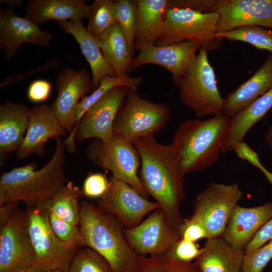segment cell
I'll list each match as a JSON object with an SVG mask.
<instances>
[{"label":"cell","instance_id":"6da1fadb","mask_svg":"<svg viewBox=\"0 0 272 272\" xmlns=\"http://www.w3.org/2000/svg\"><path fill=\"white\" fill-rule=\"evenodd\" d=\"M132 144L141 159L139 178L170 223L177 229L182 223L181 205L186 198L184 176L179 153L171 143L165 145L153 136Z\"/></svg>","mask_w":272,"mask_h":272},{"label":"cell","instance_id":"7a4b0ae2","mask_svg":"<svg viewBox=\"0 0 272 272\" xmlns=\"http://www.w3.org/2000/svg\"><path fill=\"white\" fill-rule=\"evenodd\" d=\"M54 140L53 155L43 167L38 169L36 162L32 161L2 174L0 205L22 201L28 209L49 207L69 181L65 174V144L60 137Z\"/></svg>","mask_w":272,"mask_h":272},{"label":"cell","instance_id":"3957f363","mask_svg":"<svg viewBox=\"0 0 272 272\" xmlns=\"http://www.w3.org/2000/svg\"><path fill=\"white\" fill-rule=\"evenodd\" d=\"M78 226L84 247L93 249L111 264L115 272H133L139 256L128 244L124 227L98 205L80 202Z\"/></svg>","mask_w":272,"mask_h":272},{"label":"cell","instance_id":"277c9868","mask_svg":"<svg viewBox=\"0 0 272 272\" xmlns=\"http://www.w3.org/2000/svg\"><path fill=\"white\" fill-rule=\"evenodd\" d=\"M230 118L222 113L179 123L172 144L179 153L185 175L206 169L217 162Z\"/></svg>","mask_w":272,"mask_h":272},{"label":"cell","instance_id":"5b68a950","mask_svg":"<svg viewBox=\"0 0 272 272\" xmlns=\"http://www.w3.org/2000/svg\"><path fill=\"white\" fill-rule=\"evenodd\" d=\"M219 16L184 8H169L155 45L165 46L191 41L208 52L219 48L222 39L216 37Z\"/></svg>","mask_w":272,"mask_h":272},{"label":"cell","instance_id":"8992f818","mask_svg":"<svg viewBox=\"0 0 272 272\" xmlns=\"http://www.w3.org/2000/svg\"><path fill=\"white\" fill-rule=\"evenodd\" d=\"M177 88L180 100L193 110L197 117L222 113L223 99L205 49H199Z\"/></svg>","mask_w":272,"mask_h":272},{"label":"cell","instance_id":"52a82bcc","mask_svg":"<svg viewBox=\"0 0 272 272\" xmlns=\"http://www.w3.org/2000/svg\"><path fill=\"white\" fill-rule=\"evenodd\" d=\"M170 115V108L167 104L143 98L130 89L113 123L112 135L131 143L153 136L166 126Z\"/></svg>","mask_w":272,"mask_h":272},{"label":"cell","instance_id":"ba28073f","mask_svg":"<svg viewBox=\"0 0 272 272\" xmlns=\"http://www.w3.org/2000/svg\"><path fill=\"white\" fill-rule=\"evenodd\" d=\"M86 154L95 165L111 171L112 177L126 182L142 196L149 197L137 174L141 159L131 142L113 135L107 141L95 139L86 147Z\"/></svg>","mask_w":272,"mask_h":272},{"label":"cell","instance_id":"9c48e42d","mask_svg":"<svg viewBox=\"0 0 272 272\" xmlns=\"http://www.w3.org/2000/svg\"><path fill=\"white\" fill-rule=\"evenodd\" d=\"M237 183H211L196 197L190 218L205 228L207 238L222 237L230 216L242 197Z\"/></svg>","mask_w":272,"mask_h":272},{"label":"cell","instance_id":"30bf717a","mask_svg":"<svg viewBox=\"0 0 272 272\" xmlns=\"http://www.w3.org/2000/svg\"><path fill=\"white\" fill-rule=\"evenodd\" d=\"M130 90L126 86H116L86 110L72 134L63 140L69 153L77 152L75 140L81 142L95 138L107 141L112 138L113 123Z\"/></svg>","mask_w":272,"mask_h":272},{"label":"cell","instance_id":"8fae6325","mask_svg":"<svg viewBox=\"0 0 272 272\" xmlns=\"http://www.w3.org/2000/svg\"><path fill=\"white\" fill-rule=\"evenodd\" d=\"M49 207L26 208V227L36 262L43 270L66 272L78 250L71 249L57 238L50 226Z\"/></svg>","mask_w":272,"mask_h":272},{"label":"cell","instance_id":"7c38bea8","mask_svg":"<svg viewBox=\"0 0 272 272\" xmlns=\"http://www.w3.org/2000/svg\"><path fill=\"white\" fill-rule=\"evenodd\" d=\"M124 233L130 246L140 257L166 254L181 239L178 229L160 208L138 226L125 228Z\"/></svg>","mask_w":272,"mask_h":272},{"label":"cell","instance_id":"4fadbf2b","mask_svg":"<svg viewBox=\"0 0 272 272\" xmlns=\"http://www.w3.org/2000/svg\"><path fill=\"white\" fill-rule=\"evenodd\" d=\"M97 205L126 229L138 226L147 215L159 208L157 202L148 200L128 184L113 177L105 193L97 199Z\"/></svg>","mask_w":272,"mask_h":272},{"label":"cell","instance_id":"5bb4252c","mask_svg":"<svg viewBox=\"0 0 272 272\" xmlns=\"http://www.w3.org/2000/svg\"><path fill=\"white\" fill-rule=\"evenodd\" d=\"M36 262L26 230L25 211L18 207L0 225V272H18Z\"/></svg>","mask_w":272,"mask_h":272},{"label":"cell","instance_id":"9a60e30c","mask_svg":"<svg viewBox=\"0 0 272 272\" xmlns=\"http://www.w3.org/2000/svg\"><path fill=\"white\" fill-rule=\"evenodd\" d=\"M92 84V77L85 68L75 70L65 67L57 76V96L51 106L69 135L72 134L75 126L74 119L77 106L91 91Z\"/></svg>","mask_w":272,"mask_h":272},{"label":"cell","instance_id":"2e32d148","mask_svg":"<svg viewBox=\"0 0 272 272\" xmlns=\"http://www.w3.org/2000/svg\"><path fill=\"white\" fill-rule=\"evenodd\" d=\"M213 12L219 16L217 34L248 26L272 28V0H216Z\"/></svg>","mask_w":272,"mask_h":272},{"label":"cell","instance_id":"e0dca14e","mask_svg":"<svg viewBox=\"0 0 272 272\" xmlns=\"http://www.w3.org/2000/svg\"><path fill=\"white\" fill-rule=\"evenodd\" d=\"M200 48L199 44L191 41L165 46L151 45L140 50L133 57V69L148 64L160 65L170 73L172 81L177 88Z\"/></svg>","mask_w":272,"mask_h":272},{"label":"cell","instance_id":"ac0fdd59","mask_svg":"<svg viewBox=\"0 0 272 272\" xmlns=\"http://www.w3.org/2000/svg\"><path fill=\"white\" fill-rule=\"evenodd\" d=\"M67 134L51 105L42 104L32 107L29 109L26 134L16 151L17 158L21 160L32 154L42 156L45 151V145L48 140L64 137Z\"/></svg>","mask_w":272,"mask_h":272},{"label":"cell","instance_id":"d6986e66","mask_svg":"<svg viewBox=\"0 0 272 272\" xmlns=\"http://www.w3.org/2000/svg\"><path fill=\"white\" fill-rule=\"evenodd\" d=\"M52 33L41 30L39 26L17 16L9 8H0V48L9 59L24 43L46 47L50 46Z\"/></svg>","mask_w":272,"mask_h":272},{"label":"cell","instance_id":"ffe728a7","mask_svg":"<svg viewBox=\"0 0 272 272\" xmlns=\"http://www.w3.org/2000/svg\"><path fill=\"white\" fill-rule=\"evenodd\" d=\"M272 217V202L252 207L237 206L232 212L222 237L237 249L244 248Z\"/></svg>","mask_w":272,"mask_h":272},{"label":"cell","instance_id":"44dd1931","mask_svg":"<svg viewBox=\"0 0 272 272\" xmlns=\"http://www.w3.org/2000/svg\"><path fill=\"white\" fill-rule=\"evenodd\" d=\"M28 106L7 101L0 105V165L21 146L29 122Z\"/></svg>","mask_w":272,"mask_h":272},{"label":"cell","instance_id":"7402d4cb","mask_svg":"<svg viewBox=\"0 0 272 272\" xmlns=\"http://www.w3.org/2000/svg\"><path fill=\"white\" fill-rule=\"evenodd\" d=\"M272 88V54L247 81L223 99L222 113L234 116Z\"/></svg>","mask_w":272,"mask_h":272},{"label":"cell","instance_id":"603a6c76","mask_svg":"<svg viewBox=\"0 0 272 272\" xmlns=\"http://www.w3.org/2000/svg\"><path fill=\"white\" fill-rule=\"evenodd\" d=\"M86 3L84 0H30L24 18L37 26L52 20L88 19L92 6Z\"/></svg>","mask_w":272,"mask_h":272},{"label":"cell","instance_id":"cb8c5ba5","mask_svg":"<svg viewBox=\"0 0 272 272\" xmlns=\"http://www.w3.org/2000/svg\"><path fill=\"white\" fill-rule=\"evenodd\" d=\"M58 24L66 33L73 36L89 63L92 72V92L98 88L103 77H116L114 70L103 57L96 37L89 33L83 25L82 20L73 19L58 22Z\"/></svg>","mask_w":272,"mask_h":272},{"label":"cell","instance_id":"d4e9b609","mask_svg":"<svg viewBox=\"0 0 272 272\" xmlns=\"http://www.w3.org/2000/svg\"><path fill=\"white\" fill-rule=\"evenodd\" d=\"M244 255L220 237L207 239L194 262L199 272H241Z\"/></svg>","mask_w":272,"mask_h":272},{"label":"cell","instance_id":"484cf974","mask_svg":"<svg viewBox=\"0 0 272 272\" xmlns=\"http://www.w3.org/2000/svg\"><path fill=\"white\" fill-rule=\"evenodd\" d=\"M137 15L134 36L135 48L140 51L155 45L160 35L168 0H136Z\"/></svg>","mask_w":272,"mask_h":272},{"label":"cell","instance_id":"4316f807","mask_svg":"<svg viewBox=\"0 0 272 272\" xmlns=\"http://www.w3.org/2000/svg\"><path fill=\"white\" fill-rule=\"evenodd\" d=\"M272 108V88L246 108L230 118L224 135L221 153L233 150L242 141L248 130Z\"/></svg>","mask_w":272,"mask_h":272},{"label":"cell","instance_id":"83f0119b","mask_svg":"<svg viewBox=\"0 0 272 272\" xmlns=\"http://www.w3.org/2000/svg\"><path fill=\"white\" fill-rule=\"evenodd\" d=\"M96 39L103 57L116 76L129 75L133 70V57L119 24L116 23Z\"/></svg>","mask_w":272,"mask_h":272},{"label":"cell","instance_id":"f1b7e54d","mask_svg":"<svg viewBox=\"0 0 272 272\" xmlns=\"http://www.w3.org/2000/svg\"><path fill=\"white\" fill-rule=\"evenodd\" d=\"M82 188L69 181L51 200L49 210L60 219L78 226Z\"/></svg>","mask_w":272,"mask_h":272},{"label":"cell","instance_id":"f546056e","mask_svg":"<svg viewBox=\"0 0 272 272\" xmlns=\"http://www.w3.org/2000/svg\"><path fill=\"white\" fill-rule=\"evenodd\" d=\"M143 81L142 77H130L129 75L103 77L99 85L89 96H84L79 102L75 111L74 121L75 126L79 123L86 110L112 88L118 86H124L137 91Z\"/></svg>","mask_w":272,"mask_h":272},{"label":"cell","instance_id":"4dcf8cb0","mask_svg":"<svg viewBox=\"0 0 272 272\" xmlns=\"http://www.w3.org/2000/svg\"><path fill=\"white\" fill-rule=\"evenodd\" d=\"M91 6L86 29L96 37L118 23L115 1L96 0Z\"/></svg>","mask_w":272,"mask_h":272},{"label":"cell","instance_id":"1f68e13d","mask_svg":"<svg viewBox=\"0 0 272 272\" xmlns=\"http://www.w3.org/2000/svg\"><path fill=\"white\" fill-rule=\"evenodd\" d=\"M216 37L231 41H240L265 49L272 54V31L262 27L248 26L238 28L231 31L217 34Z\"/></svg>","mask_w":272,"mask_h":272},{"label":"cell","instance_id":"d6a6232c","mask_svg":"<svg viewBox=\"0 0 272 272\" xmlns=\"http://www.w3.org/2000/svg\"><path fill=\"white\" fill-rule=\"evenodd\" d=\"M133 272H199L194 262H183L166 254L139 257Z\"/></svg>","mask_w":272,"mask_h":272},{"label":"cell","instance_id":"836d02e7","mask_svg":"<svg viewBox=\"0 0 272 272\" xmlns=\"http://www.w3.org/2000/svg\"><path fill=\"white\" fill-rule=\"evenodd\" d=\"M66 272H115L102 255L88 247L79 249L72 258Z\"/></svg>","mask_w":272,"mask_h":272},{"label":"cell","instance_id":"e575fe53","mask_svg":"<svg viewBox=\"0 0 272 272\" xmlns=\"http://www.w3.org/2000/svg\"><path fill=\"white\" fill-rule=\"evenodd\" d=\"M117 21L126 38L130 51L134 54L137 4L136 0L115 1Z\"/></svg>","mask_w":272,"mask_h":272},{"label":"cell","instance_id":"d590c367","mask_svg":"<svg viewBox=\"0 0 272 272\" xmlns=\"http://www.w3.org/2000/svg\"><path fill=\"white\" fill-rule=\"evenodd\" d=\"M48 217L52 230L60 241L73 249L84 247L78 226L60 219L49 210Z\"/></svg>","mask_w":272,"mask_h":272},{"label":"cell","instance_id":"8d00e7d4","mask_svg":"<svg viewBox=\"0 0 272 272\" xmlns=\"http://www.w3.org/2000/svg\"><path fill=\"white\" fill-rule=\"evenodd\" d=\"M272 259V239L260 247L244 253L241 272H262Z\"/></svg>","mask_w":272,"mask_h":272},{"label":"cell","instance_id":"74e56055","mask_svg":"<svg viewBox=\"0 0 272 272\" xmlns=\"http://www.w3.org/2000/svg\"><path fill=\"white\" fill-rule=\"evenodd\" d=\"M202 251V248H200L195 242L181 238L166 254L181 262H191L195 260Z\"/></svg>","mask_w":272,"mask_h":272},{"label":"cell","instance_id":"f35d334b","mask_svg":"<svg viewBox=\"0 0 272 272\" xmlns=\"http://www.w3.org/2000/svg\"><path fill=\"white\" fill-rule=\"evenodd\" d=\"M109 184V180L105 175L99 173L90 174L83 182L84 196L98 199L105 193Z\"/></svg>","mask_w":272,"mask_h":272},{"label":"cell","instance_id":"ab89813d","mask_svg":"<svg viewBox=\"0 0 272 272\" xmlns=\"http://www.w3.org/2000/svg\"><path fill=\"white\" fill-rule=\"evenodd\" d=\"M180 238L195 242L199 239L207 238L203 226L198 221L189 218L184 219L178 229Z\"/></svg>","mask_w":272,"mask_h":272},{"label":"cell","instance_id":"60d3db41","mask_svg":"<svg viewBox=\"0 0 272 272\" xmlns=\"http://www.w3.org/2000/svg\"><path fill=\"white\" fill-rule=\"evenodd\" d=\"M51 83L43 79L36 80L29 85L27 96L29 101L34 103L43 102L49 97L51 90Z\"/></svg>","mask_w":272,"mask_h":272},{"label":"cell","instance_id":"b9f144b4","mask_svg":"<svg viewBox=\"0 0 272 272\" xmlns=\"http://www.w3.org/2000/svg\"><path fill=\"white\" fill-rule=\"evenodd\" d=\"M272 239V217L259 229L244 248V253L260 247Z\"/></svg>","mask_w":272,"mask_h":272},{"label":"cell","instance_id":"7bdbcfd3","mask_svg":"<svg viewBox=\"0 0 272 272\" xmlns=\"http://www.w3.org/2000/svg\"><path fill=\"white\" fill-rule=\"evenodd\" d=\"M216 0H168L169 8L189 9L202 13H211Z\"/></svg>","mask_w":272,"mask_h":272},{"label":"cell","instance_id":"ee69618b","mask_svg":"<svg viewBox=\"0 0 272 272\" xmlns=\"http://www.w3.org/2000/svg\"><path fill=\"white\" fill-rule=\"evenodd\" d=\"M233 150L235 151L238 157L248 162L259 170L263 167L258 154L243 141L237 143L234 146Z\"/></svg>","mask_w":272,"mask_h":272},{"label":"cell","instance_id":"f6af8a7d","mask_svg":"<svg viewBox=\"0 0 272 272\" xmlns=\"http://www.w3.org/2000/svg\"><path fill=\"white\" fill-rule=\"evenodd\" d=\"M18 202H14L0 205V225L4 223L18 207Z\"/></svg>","mask_w":272,"mask_h":272},{"label":"cell","instance_id":"bcb514c9","mask_svg":"<svg viewBox=\"0 0 272 272\" xmlns=\"http://www.w3.org/2000/svg\"><path fill=\"white\" fill-rule=\"evenodd\" d=\"M0 2L6 4L8 6V8L11 9H13L14 8L19 7L24 3L22 0H1Z\"/></svg>","mask_w":272,"mask_h":272},{"label":"cell","instance_id":"7dc6e473","mask_svg":"<svg viewBox=\"0 0 272 272\" xmlns=\"http://www.w3.org/2000/svg\"><path fill=\"white\" fill-rule=\"evenodd\" d=\"M42 270L39 264L36 262L34 264L18 272H41Z\"/></svg>","mask_w":272,"mask_h":272},{"label":"cell","instance_id":"c3c4849f","mask_svg":"<svg viewBox=\"0 0 272 272\" xmlns=\"http://www.w3.org/2000/svg\"><path fill=\"white\" fill-rule=\"evenodd\" d=\"M265 140L272 151V125L270 126L265 134Z\"/></svg>","mask_w":272,"mask_h":272},{"label":"cell","instance_id":"681fc988","mask_svg":"<svg viewBox=\"0 0 272 272\" xmlns=\"http://www.w3.org/2000/svg\"><path fill=\"white\" fill-rule=\"evenodd\" d=\"M264 174L267 180L272 185V173L268 171L264 166L260 170Z\"/></svg>","mask_w":272,"mask_h":272},{"label":"cell","instance_id":"f907efd6","mask_svg":"<svg viewBox=\"0 0 272 272\" xmlns=\"http://www.w3.org/2000/svg\"><path fill=\"white\" fill-rule=\"evenodd\" d=\"M41 272H62V271L59 269H50V270H42Z\"/></svg>","mask_w":272,"mask_h":272}]
</instances>
